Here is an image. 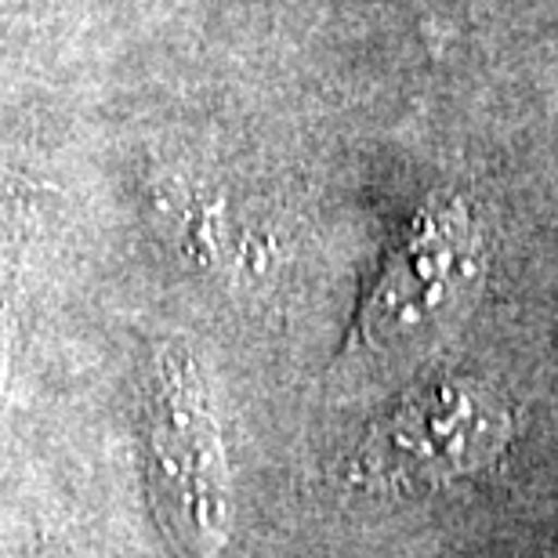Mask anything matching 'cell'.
<instances>
[{"label": "cell", "mask_w": 558, "mask_h": 558, "mask_svg": "<svg viewBox=\"0 0 558 558\" xmlns=\"http://www.w3.org/2000/svg\"><path fill=\"white\" fill-rule=\"evenodd\" d=\"M515 410L494 385L468 374L403 388L363 432L344 464L355 489L417 497L489 472L515 442Z\"/></svg>", "instance_id": "7a4b0ae2"}, {"label": "cell", "mask_w": 558, "mask_h": 558, "mask_svg": "<svg viewBox=\"0 0 558 558\" xmlns=\"http://www.w3.org/2000/svg\"><path fill=\"white\" fill-rule=\"evenodd\" d=\"M486 276V243L472 204L439 189L421 199L355 308L338 355L352 392L410 377L461 330Z\"/></svg>", "instance_id": "6da1fadb"}, {"label": "cell", "mask_w": 558, "mask_h": 558, "mask_svg": "<svg viewBox=\"0 0 558 558\" xmlns=\"http://www.w3.org/2000/svg\"><path fill=\"white\" fill-rule=\"evenodd\" d=\"M4 355H8V305L0 294V374H4Z\"/></svg>", "instance_id": "277c9868"}, {"label": "cell", "mask_w": 558, "mask_h": 558, "mask_svg": "<svg viewBox=\"0 0 558 558\" xmlns=\"http://www.w3.org/2000/svg\"><path fill=\"white\" fill-rule=\"evenodd\" d=\"M145 446L156 508L178 551L218 558L232 526L226 435L204 366L178 341L153 352L145 381Z\"/></svg>", "instance_id": "3957f363"}]
</instances>
